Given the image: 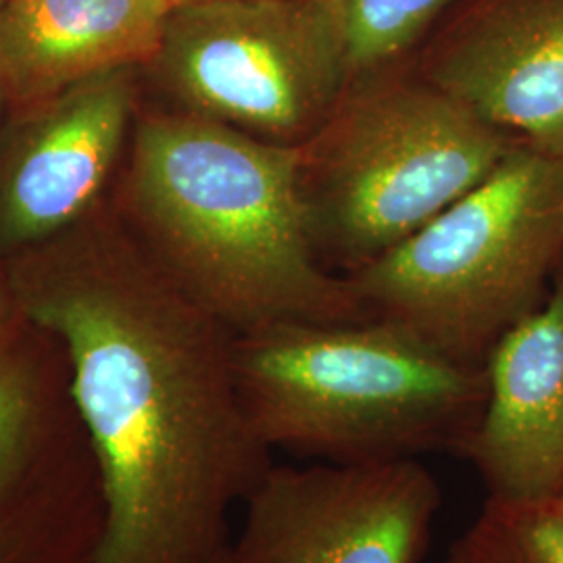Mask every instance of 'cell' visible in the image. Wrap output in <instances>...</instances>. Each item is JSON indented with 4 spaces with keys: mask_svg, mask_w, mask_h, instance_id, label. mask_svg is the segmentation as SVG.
<instances>
[{
    "mask_svg": "<svg viewBox=\"0 0 563 563\" xmlns=\"http://www.w3.org/2000/svg\"><path fill=\"white\" fill-rule=\"evenodd\" d=\"M21 318L59 344L101 476L97 563H213L274 465L244 416L236 334L115 223L84 218L4 262Z\"/></svg>",
    "mask_w": 563,
    "mask_h": 563,
    "instance_id": "cell-1",
    "label": "cell"
},
{
    "mask_svg": "<svg viewBox=\"0 0 563 563\" xmlns=\"http://www.w3.org/2000/svg\"><path fill=\"white\" fill-rule=\"evenodd\" d=\"M123 202L144 249L234 334L372 318L311 236L301 146L180 109L134 121Z\"/></svg>",
    "mask_w": 563,
    "mask_h": 563,
    "instance_id": "cell-2",
    "label": "cell"
},
{
    "mask_svg": "<svg viewBox=\"0 0 563 563\" xmlns=\"http://www.w3.org/2000/svg\"><path fill=\"white\" fill-rule=\"evenodd\" d=\"M234 378L265 446L339 465L462 457L486 405L484 367L384 318L236 334Z\"/></svg>",
    "mask_w": 563,
    "mask_h": 563,
    "instance_id": "cell-3",
    "label": "cell"
},
{
    "mask_svg": "<svg viewBox=\"0 0 563 563\" xmlns=\"http://www.w3.org/2000/svg\"><path fill=\"white\" fill-rule=\"evenodd\" d=\"M520 144L422 78L413 63L349 81L301 146V190L320 257L374 262L486 180Z\"/></svg>",
    "mask_w": 563,
    "mask_h": 563,
    "instance_id": "cell-4",
    "label": "cell"
},
{
    "mask_svg": "<svg viewBox=\"0 0 563 563\" xmlns=\"http://www.w3.org/2000/svg\"><path fill=\"white\" fill-rule=\"evenodd\" d=\"M562 263L563 159L516 144L460 201L344 278L372 318L484 367Z\"/></svg>",
    "mask_w": 563,
    "mask_h": 563,
    "instance_id": "cell-5",
    "label": "cell"
},
{
    "mask_svg": "<svg viewBox=\"0 0 563 563\" xmlns=\"http://www.w3.org/2000/svg\"><path fill=\"white\" fill-rule=\"evenodd\" d=\"M142 74L176 109L284 146L309 141L351 81L330 0L174 7Z\"/></svg>",
    "mask_w": 563,
    "mask_h": 563,
    "instance_id": "cell-6",
    "label": "cell"
},
{
    "mask_svg": "<svg viewBox=\"0 0 563 563\" xmlns=\"http://www.w3.org/2000/svg\"><path fill=\"white\" fill-rule=\"evenodd\" d=\"M101 476L59 344L18 318L0 334V563H97Z\"/></svg>",
    "mask_w": 563,
    "mask_h": 563,
    "instance_id": "cell-7",
    "label": "cell"
},
{
    "mask_svg": "<svg viewBox=\"0 0 563 563\" xmlns=\"http://www.w3.org/2000/svg\"><path fill=\"white\" fill-rule=\"evenodd\" d=\"M443 504L418 460L272 465L244 501L232 563H422Z\"/></svg>",
    "mask_w": 563,
    "mask_h": 563,
    "instance_id": "cell-8",
    "label": "cell"
},
{
    "mask_svg": "<svg viewBox=\"0 0 563 563\" xmlns=\"http://www.w3.org/2000/svg\"><path fill=\"white\" fill-rule=\"evenodd\" d=\"M142 67H121L18 111L0 144V257L90 216L136 115Z\"/></svg>",
    "mask_w": 563,
    "mask_h": 563,
    "instance_id": "cell-9",
    "label": "cell"
},
{
    "mask_svg": "<svg viewBox=\"0 0 563 563\" xmlns=\"http://www.w3.org/2000/svg\"><path fill=\"white\" fill-rule=\"evenodd\" d=\"M411 63L481 120L563 159V0H463Z\"/></svg>",
    "mask_w": 563,
    "mask_h": 563,
    "instance_id": "cell-10",
    "label": "cell"
},
{
    "mask_svg": "<svg viewBox=\"0 0 563 563\" xmlns=\"http://www.w3.org/2000/svg\"><path fill=\"white\" fill-rule=\"evenodd\" d=\"M483 420L465 446L486 499L563 495V263L543 305L507 330L484 363Z\"/></svg>",
    "mask_w": 563,
    "mask_h": 563,
    "instance_id": "cell-11",
    "label": "cell"
},
{
    "mask_svg": "<svg viewBox=\"0 0 563 563\" xmlns=\"http://www.w3.org/2000/svg\"><path fill=\"white\" fill-rule=\"evenodd\" d=\"M169 0H0V71L18 111L121 67H144Z\"/></svg>",
    "mask_w": 563,
    "mask_h": 563,
    "instance_id": "cell-12",
    "label": "cell"
},
{
    "mask_svg": "<svg viewBox=\"0 0 563 563\" xmlns=\"http://www.w3.org/2000/svg\"><path fill=\"white\" fill-rule=\"evenodd\" d=\"M341 23L351 80L416 57L463 0H330Z\"/></svg>",
    "mask_w": 563,
    "mask_h": 563,
    "instance_id": "cell-13",
    "label": "cell"
},
{
    "mask_svg": "<svg viewBox=\"0 0 563 563\" xmlns=\"http://www.w3.org/2000/svg\"><path fill=\"white\" fill-rule=\"evenodd\" d=\"M444 563H563V505L486 499Z\"/></svg>",
    "mask_w": 563,
    "mask_h": 563,
    "instance_id": "cell-14",
    "label": "cell"
},
{
    "mask_svg": "<svg viewBox=\"0 0 563 563\" xmlns=\"http://www.w3.org/2000/svg\"><path fill=\"white\" fill-rule=\"evenodd\" d=\"M20 318L15 302L11 297V288H9V280H7V267L4 263H0V334Z\"/></svg>",
    "mask_w": 563,
    "mask_h": 563,
    "instance_id": "cell-15",
    "label": "cell"
},
{
    "mask_svg": "<svg viewBox=\"0 0 563 563\" xmlns=\"http://www.w3.org/2000/svg\"><path fill=\"white\" fill-rule=\"evenodd\" d=\"M4 104H9V101H7V88H4L2 71H0V111H2V107H4Z\"/></svg>",
    "mask_w": 563,
    "mask_h": 563,
    "instance_id": "cell-16",
    "label": "cell"
},
{
    "mask_svg": "<svg viewBox=\"0 0 563 563\" xmlns=\"http://www.w3.org/2000/svg\"><path fill=\"white\" fill-rule=\"evenodd\" d=\"M174 7H181V4H197V2H211V0H169Z\"/></svg>",
    "mask_w": 563,
    "mask_h": 563,
    "instance_id": "cell-17",
    "label": "cell"
},
{
    "mask_svg": "<svg viewBox=\"0 0 563 563\" xmlns=\"http://www.w3.org/2000/svg\"><path fill=\"white\" fill-rule=\"evenodd\" d=\"M213 563H232V555H230V547L222 551V555L216 560Z\"/></svg>",
    "mask_w": 563,
    "mask_h": 563,
    "instance_id": "cell-18",
    "label": "cell"
},
{
    "mask_svg": "<svg viewBox=\"0 0 563 563\" xmlns=\"http://www.w3.org/2000/svg\"><path fill=\"white\" fill-rule=\"evenodd\" d=\"M558 501H560V504L563 505V495H562V497H560V499H558Z\"/></svg>",
    "mask_w": 563,
    "mask_h": 563,
    "instance_id": "cell-19",
    "label": "cell"
}]
</instances>
